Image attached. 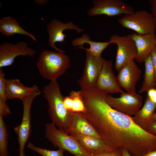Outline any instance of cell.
<instances>
[{
	"label": "cell",
	"instance_id": "6da1fadb",
	"mask_svg": "<svg viewBox=\"0 0 156 156\" xmlns=\"http://www.w3.org/2000/svg\"><path fill=\"white\" fill-rule=\"evenodd\" d=\"M107 94H96L86 102L83 115L101 138L114 151L127 149L131 156L156 150V137L142 129L132 116L112 108Z\"/></svg>",
	"mask_w": 156,
	"mask_h": 156
},
{
	"label": "cell",
	"instance_id": "7a4b0ae2",
	"mask_svg": "<svg viewBox=\"0 0 156 156\" xmlns=\"http://www.w3.org/2000/svg\"><path fill=\"white\" fill-rule=\"evenodd\" d=\"M43 96L48 104L50 117L58 129L66 133L70 126L72 112L68 111L63 103L62 95L57 80L51 81L43 88Z\"/></svg>",
	"mask_w": 156,
	"mask_h": 156
},
{
	"label": "cell",
	"instance_id": "3957f363",
	"mask_svg": "<svg viewBox=\"0 0 156 156\" xmlns=\"http://www.w3.org/2000/svg\"><path fill=\"white\" fill-rule=\"evenodd\" d=\"M36 65L40 75L51 81L64 74L69 68L70 59L64 54L43 50L40 54Z\"/></svg>",
	"mask_w": 156,
	"mask_h": 156
},
{
	"label": "cell",
	"instance_id": "277c9868",
	"mask_svg": "<svg viewBox=\"0 0 156 156\" xmlns=\"http://www.w3.org/2000/svg\"><path fill=\"white\" fill-rule=\"evenodd\" d=\"M45 126V137L54 147L62 148L76 156H92L73 137L58 129L52 123H46Z\"/></svg>",
	"mask_w": 156,
	"mask_h": 156
},
{
	"label": "cell",
	"instance_id": "5b68a950",
	"mask_svg": "<svg viewBox=\"0 0 156 156\" xmlns=\"http://www.w3.org/2000/svg\"><path fill=\"white\" fill-rule=\"evenodd\" d=\"M118 22L123 27L140 35L156 33V21L151 13L145 10L125 15Z\"/></svg>",
	"mask_w": 156,
	"mask_h": 156
},
{
	"label": "cell",
	"instance_id": "8992f818",
	"mask_svg": "<svg viewBox=\"0 0 156 156\" xmlns=\"http://www.w3.org/2000/svg\"><path fill=\"white\" fill-rule=\"evenodd\" d=\"M109 42L110 44L115 43L117 46L114 64L117 70L118 71L130 61L135 59L137 50L131 34L119 36L114 34L111 36Z\"/></svg>",
	"mask_w": 156,
	"mask_h": 156
},
{
	"label": "cell",
	"instance_id": "52a82bcc",
	"mask_svg": "<svg viewBox=\"0 0 156 156\" xmlns=\"http://www.w3.org/2000/svg\"><path fill=\"white\" fill-rule=\"evenodd\" d=\"M92 3L93 7L87 12L90 16L103 14L114 16L121 14H131L135 12L133 8L121 0H94Z\"/></svg>",
	"mask_w": 156,
	"mask_h": 156
},
{
	"label": "cell",
	"instance_id": "ba28073f",
	"mask_svg": "<svg viewBox=\"0 0 156 156\" xmlns=\"http://www.w3.org/2000/svg\"><path fill=\"white\" fill-rule=\"evenodd\" d=\"M39 90L22 99L23 113L21 123L14 129L19 144V152L24 151L25 144L31 133V109L34 99L41 93Z\"/></svg>",
	"mask_w": 156,
	"mask_h": 156
},
{
	"label": "cell",
	"instance_id": "9c48e42d",
	"mask_svg": "<svg viewBox=\"0 0 156 156\" xmlns=\"http://www.w3.org/2000/svg\"><path fill=\"white\" fill-rule=\"evenodd\" d=\"M120 95V97L116 98L107 94L106 101L116 110L129 116H134L142 106V96L138 94H134L124 92Z\"/></svg>",
	"mask_w": 156,
	"mask_h": 156
},
{
	"label": "cell",
	"instance_id": "30bf717a",
	"mask_svg": "<svg viewBox=\"0 0 156 156\" xmlns=\"http://www.w3.org/2000/svg\"><path fill=\"white\" fill-rule=\"evenodd\" d=\"M104 60L101 57H96L86 52L83 73L78 81L81 89L88 90L95 88Z\"/></svg>",
	"mask_w": 156,
	"mask_h": 156
},
{
	"label": "cell",
	"instance_id": "8fae6325",
	"mask_svg": "<svg viewBox=\"0 0 156 156\" xmlns=\"http://www.w3.org/2000/svg\"><path fill=\"white\" fill-rule=\"evenodd\" d=\"M36 51L29 47L24 41L14 44L8 42L0 45V68L12 65L18 56H28L33 57Z\"/></svg>",
	"mask_w": 156,
	"mask_h": 156
},
{
	"label": "cell",
	"instance_id": "7c38bea8",
	"mask_svg": "<svg viewBox=\"0 0 156 156\" xmlns=\"http://www.w3.org/2000/svg\"><path fill=\"white\" fill-rule=\"evenodd\" d=\"M112 62L104 59L101 72L96 83L95 88L108 94L124 92L115 75Z\"/></svg>",
	"mask_w": 156,
	"mask_h": 156
},
{
	"label": "cell",
	"instance_id": "4fadbf2b",
	"mask_svg": "<svg viewBox=\"0 0 156 156\" xmlns=\"http://www.w3.org/2000/svg\"><path fill=\"white\" fill-rule=\"evenodd\" d=\"M141 74V69L134 60H131L118 71L117 78L121 87L127 92L134 94H137L136 86Z\"/></svg>",
	"mask_w": 156,
	"mask_h": 156
},
{
	"label": "cell",
	"instance_id": "5bb4252c",
	"mask_svg": "<svg viewBox=\"0 0 156 156\" xmlns=\"http://www.w3.org/2000/svg\"><path fill=\"white\" fill-rule=\"evenodd\" d=\"M47 29L49 35L48 41L50 46L58 52L63 54L65 53L64 51L57 48L55 43L56 42H64L66 36L63 33V31L67 29H74L80 33L85 30L80 28L72 22L64 23L55 19H52L47 24Z\"/></svg>",
	"mask_w": 156,
	"mask_h": 156
},
{
	"label": "cell",
	"instance_id": "9a60e30c",
	"mask_svg": "<svg viewBox=\"0 0 156 156\" xmlns=\"http://www.w3.org/2000/svg\"><path fill=\"white\" fill-rule=\"evenodd\" d=\"M131 35L137 50V54L135 59L138 63L144 62L155 48L156 34H151L142 35L133 32Z\"/></svg>",
	"mask_w": 156,
	"mask_h": 156
},
{
	"label": "cell",
	"instance_id": "2e32d148",
	"mask_svg": "<svg viewBox=\"0 0 156 156\" xmlns=\"http://www.w3.org/2000/svg\"><path fill=\"white\" fill-rule=\"evenodd\" d=\"M69 135L73 137L82 147L92 156L114 151L100 138L75 133H71Z\"/></svg>",
	"mask_w": 156,
	"mask_h": 156
},
{
	"label": "cell",
	"instance_id": "e0dca14e",
	"mask_svg": "<svg viewBox=\"0 0 156 156\" xmlns=\"http://www.w3.org/2000/svg\"><path fill=\"white\" fill-rule=\"evenodd\" d=\"M7 99L18 98L21 100L39 90L38 87L34 85L31 87L25 86L18 79H5Z\"/></svg>",
	"mask_w": 156,
	"mask_h": 156
},
{
	"label": "cell",
	"instance_id": "ac0fdd59",
	"mask_svg": "<svg viewBox=\"0 0 156 156\" xmlns=\"http://www.w3.org/2000/svg\"><path fill=\"white\" fill-rule=\"evenodd\" d=\"M71 133L100 138L81 112H72L71 120L67 133L69 134Z\"/></svg>",
	"mask_w": 156,
	"mask_h": 156
},
{
	"label": "cell",
	"instance_id": "d6986e66",
	"mask_svg": "<svg viewBox=\"0 0 156 156\" xmlns=\"http://www.w3.org/2000/svg\"><path fill=\"white\" fill-rule=\"evenodd\" d=\"M110 44L108 42H97L91 40L87 34L74 39L72 41L73 46H80L76 49L81 48L86 50L92 55L98 57H101L103 51Z\"/></svg>",
	"mask_w": 156,
	"mask_h": 156
},
{
	"label": "cell",
	"instance_id": "ffe728a7",
	"mask_svg": "<svg viewBox=\"0 0 156 156\" xmlns=\"http://www.w3.org/2000/svg\"><path fill=\"white\" fill-rule=\"evenodd\" d=\"M0 32L8 37L19 34L27 36L34 41V36L23 29L16 20L10 16L4 17L0 20Z\"/></svg>",
	"mask_w": 156,
	"mask_h": 156
},
{
	"label": "cell",
	"instance_id": "44dd1931",
	"mask_svg": "<svg viewBox=\"0 0 156 156\" xmlns=\"http://www.w3.org/2000/svg\"><path fill=\"white\" fill-rule=\"evenodd\" d=\"M145 72L144 81L139 93L147 92L150 89L156 87V80L155 73L150 55L144 62Z\"/></svg>",
	"mask_w": 156,
	"mask_h": 156
},
{
	"label": "cell",
	"instance_id": "7402d4cb",
	"mask_svg": "<svg viewBox=\"0 0 156 156\" xmlns=\"http://www.w3.org/2000/svg\"><path fill=\"white\" fill-rule=\"evenodd\" d=\"M156 108V104L147 96L142 107L132 117L135 122L151 120Z\"/></svg>",
	"mask_w": 156,
	"mask_h": 156
},
{
	"label": "cell",
	"instance_id": "603a6c76",
	"mask_svg": "<svg viewBox=\"0 0 156 156\" xmlns=\"http://www.w3.org/2000/svg\"><path fill=\"white\" fill-rule=\"evenodd\" d=\"M8 137L7 127L3 117L0 115V156H9Z\"/></svg>",
	"mask_w": 156,
	"mask_h": 156
},
{
	"label": "cell",
	"instance_id": "cb8c5ba5",
	"mask_svg": "<svg viewBox=\"0 0 156 156\" xmlns=\"http://www.w3.org/2000/svg\"><path fill=\"white\" fill-rule=\"evenodd\" d=\"M27 147L28 148L38 153L42 156H64V153L65 151L64 149L60 148H59L56 151L42 148L35 146L31 142L28 143Z\"/></svg>",
	"mask_w": 156,
	"mask_h": 156
},
{
	"label": "cell",
	"instance_id": "d4e9b609",
	"mask_svg": "<svg viewBox=\"0 0 156 156\" xmlns=\"http://www.w3.org/2000/svg\"><path fill=\"white\" fill-rule=\"evenodd\" d=\"M73 99V103L72 112L84 113L86 109L79 91H73L70 94Z\"/></svg>",
	"mask_w": 156,
	"mask_h": 156
},
{
	"label": "cell",
	"instance_id": "484cf974",
	"mask_svg": "<svg viewBox=\"0 0 156 156\" xmlns=\"http://www.w3.org/2000/svg\"><path fill=\"white\" fill-rule=\"evenodd\" d=\"M142 129L156 137V120L135 122Z\"/></svg>",
	"mask_w": 156,
	"mask_h": 156
},
{
	"label": "cell",
	"instance_id": "4316f807",
	"mask_svg": "<svg viewBox=\"0 0 156 156\" xmlns=\"http://www.w3.org/2000/svg\"><path fill=\"white\" fill-rule=\"evenodd\" d=\"M5 74L3 72L2 68H0V99L6 102V85Z\"/></svg>",
	"mask_w": 156,
	"mask_h": 156
},
{
	"label": "cell",
	"instance_id": "83f0119b",
	"mask_svg": "<svg viewBox=\"0 0 156 156\" xmlns=\"http://www.w3.org/2000/svg\"><path fill=\"white\" fill-rule=\"evenodd\" d=\"M11 113V111L6 102L0 99V115L3 117Z\"/></svg>",
	"mask_w": 156,
	"mask_h": 156
},
{
	"label": "cell",
	"instance_id": "f1b7e54d",
	"mask_svg": "<svg viewBox=\"0 0 156 156\" xmlns=\"http://www.w3.org/2000/svg\"><path fill=\"white\" fill-rule=\"evenodd\" d=\"M73 101L70 96H68L64 98L63 103L66 109L68 111L71 112L73 106Z\"/></svg>",
	"mask_w": 156,
	"mask_h": 156
},
{
	"label": "cell",
	"instance_id": "f546056e",
	"mask_svg": "<svg viewBox=\"0 0 156 156\" xmlns=\"http://www.w3.org/2000/svg\"><path fill=\"white\" fill-rule=\"evenodd\" d=\"M121 150H118L102 153L93 156H121Z\"/></svg>",
	"mask_w": 156,
	"mask_h": 156
},
{
	"label": "cell",
	"instance_id": "4dcf8cb0",
	"mask_svg": "<svg viewBox=\"0 0 156 156\" xmlns=\"http://www.w3.org/2000/svg\"><path fill=\"white\" fill-rule=\"evenodd\" d=\"M148 2L151 13L156 21V0H149Z\"/></svg>",
	"mask_w": 156,
	"mask_h": 156
},
{
	"label": "cell",
	"instance_id": "1f68e13d",
	"mask_svg": "<svg viewBox=\"0 0 156 156\" xmlns=\"http://www.w3.org/2000/svg\"><path fill=\"white\" fill-rule=\"evenodd\" d=\"M147 95L149 99L156 104V89L155 88L149 90L147 92Z\"/></svg>",
	"mask_w": 156,
	"mask_h": 156
},
{
	"label": "cell",
	"instance_id": "d6a6232c",
	"mask_svg": "<svg viewBox=\"0 0 156 156\" xmlns=\"http://www.w3.org/2000/svg\"><path fill=\"white\" fill-rule=\"evenodd\" d=\"M150 55L155 73L156 88V49L155 48L151 52Z\"/></svg>",
	"mask_w": 156,
	"mask_h": 156
},
{
	"label": "cell",
	"instance_id": "836d02e7",
	"mask_svg": "<svg viewBox=\"0 0 156 156\" xmlns=\"http://www.w3.org/2000/svg\"><path fill=\"white\" fill-rule=\"evenodd\" d=\"M120 150L122 153L121 156H131L128 150L126 149L123 148Z\"/></svg>",
	"mask_w": 156,
	"mask_h": 156
},
{
	"label": "cell",
	"instance_id": "e575fe53",
	"mask_svg": "<svg viewBox=\"0 0 156 156\" xmlns=\"http://www.w3.org/2000/svg\"><path fill=\"white\" fill-rule=\"evenodd\" d=\"M143 156H156V150L149 152Z\"/></svg>",
	"mask_w": 156,
	"mask_h": 156
},
{
	"label": "cell",
	"instance_id": "d590c367",
	"mask_svg": "<svg viewBox=\"0 0 156 156\" xmlns=\"http://www.w3.org/2000/svg\"><path fill=\"white\" fill-rule=\"evenodd\" d=\"M34 2L39 5H42L47 3L49 1L47 0H36Z\"/></svg>",
	"mask_w": 156,
	"mask_h": 156
},
{
	"label": "cell",
	"instance_id": "8d00e7d4",
	"mask_svg": "<svg viewBox=\"0 0 156 156\" xmlns=\"http://www.w3.org/2000/svg\"><path fill=\"white\" fill-rule=\"evenodd\" d=\"M151 120H156V112H155L154 113Z\"/></svg>",
	"mask_w": 156,
	"mask_h": 156
},
{
	"label": "cell",
	"instance_id": "74e56055",
	"mask_svg": "<svg viewBox=\"0 0 156 156\" xmlns=\"http://www.w3.org/2000/svg\"><path fill=\"white\" fill-rule=\"evenodd\" d=\"M19 156H26L25 155L24 151L19 152Z\"/></svg>",
	"mask_w": 156,
	"mask_h": 156
},
{
	"label": "cell",
	"instance_id": "f35d334b",
	"mask_svg": "<svg viewBox=\"0 0 156 156\" xmlns=\"http://www.w3.org/2000/svg\"><path fill=\"white\" fill-rule=\"evenodd\" d=\"M155 48L156 49V45H155Z\"/></svg>",
	"mask_w": 156,
	"mask_h": 156
},
{
	"label": "cell",
	"instance_id": "ab89813d",
	"mask_svg": "<svg viewBox=\"0 0 156 156\" xmlns=\"http://www.w3.org/2000/svg\"></svg>",
	"mask_w": 156,
	"mask_h": 156
}]
</instances>
